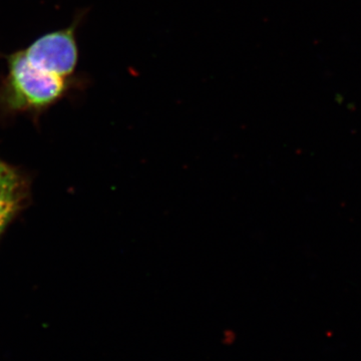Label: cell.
<instances>
[{
	"mask_svg": "<svg viewBox=\"0 0 361 361\" xmlns=\"http://www.w3.org/2000/svg\"><path fill=\"white\" fill-rule=\"evenodd\" d=\"M6 73L0 80V104L11 111L49 108L63 99L77 82L30 61L23 51L6 56Z\"/></svg>",
	"mask_w": 361,
	"mask_h": 361,
	"instance_id": "cell-1",
	"label": "cell"
},
{
	"mask_svg": "<svg viewBox=\"0 0 361 361\" xmlns=\"http://www.w3.org/2000/svg\"><path fill=\"white\" fill-rule=\"evenodd\" d=\"M20 197V177L4 161H0V235L18 210Z\"/></svg>",
	"mask_w": 361,
	"mask_h": 361,
	"instance_id": "cell-3",
	"label": "cell"
},
{
	"mask_svg": "<svg viewBox=\"0 0 361 361\" xmlns=\"http://www.w3.org/2000/svg\"><path fill=\"white\" fill-rule=\"evenodd\" d=\"M78 20L68 27L47 33L23 49L26 58L61 77L73 78L78 63L75 32Z\"/></svg>",
	"mask_w": 361,
	"mask_h": 361,
	"instance_id": "cell-2",
	"label": "cell"
}]
</instances>
